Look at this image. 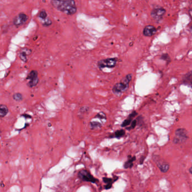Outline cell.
Here are the masks:
<instances>
[{
  "label": "cell",
  "mask_w": 192,
  "mask_h": 192,
  "mask_svg": "<svg viewBox=\"0 0 192 192\" xmlns=\"http://www.w3.org/2000/svg\"><path fill=\"white\" fill-rule=\"evenodd\" d=\"M51 4L56 10L68 15H74L77 10L75 0H51Z\"/></svg>",
  "instance_id": "obj_1"
},
{
  "label": "cell",
  "mask_w": 192,
  "mask_h": 192,
  "mask_svg": "<svg viewBox=\"0 0 192 192\" xmlns=\"http://www.w3.org/2000/svg\"><path fill=\"white\" fill-rule=\"evenodd\" d=\"M132 77V74H129L126 75L120 82L116 83L112 88L113 92L117 95H119L124 92L129 88Z\"/></svg>",
  "instance_id": "obj_2"
},
{
  "label": "cell",
  "mask_w": 192,
  "mask_h": 192,
  "mask_svg": "<svg viewBox=\"0 0 192 192\" xmlns=\"http://www.w3.org/2000/svg\"><path fill=\"white\" fill-rule=\"evenodd\" d=\"M188 138V134L187 131L185 129L180 128L175 131V137L174 138L173 142L175 144H181L184 143Z\"/></svg>",
  "instance_id": "obj_3"
},
{
  "label": "cell",
  "mask_w": 192,
  "mask_h": 192,
  "mask_svg": "<svg viewBox=\"0 0 192 192\" xmlns=\"http://www.w3.org/2000/svg\"><path fill=\"white\" fill-rule=\"evenodd\" d=\"M118 59L116 58H110L100 60L97 62V67L99 69L105 68H113L117 65Z\"/></svg>",
  "instance_id": "obj_4"
},
{
  "label": "cell",
  "mask_w": 192,
  "mask_h": 192,
  "mask_svg": "<svg viewBox=\"0 0 192 192\" xmlns=\"http://www.w3.org/2000/svg\"><path fill=\"white\" fill-rule=\"evenodd\" d=\"M78 177L83 181L90 182L94 184H96L98 181L97 178H94L88 170L85 169H83L78 172Z\"/></svg>",
  "instance_id": "obj_5"
},
{
  "label": "cell",
  "mask_w": 192,
  "mask_h": 192,
  "mask_svg": "<svg viewBox=\"0 0 192 192\" xmlns=\"http://www.w3.org/2000/svg\"><path fill=\"white\" fill-rule=\"evenodd\" d=\"M153 159L159 168V170L162 173H166L169 171L170 169V165L169 163L166 162L165 160L162 159L158 156L156 155H154L153 156Z\"/></svg>",
  "instance_id": "obj_6"
},
{
  "label": "cell",
  "mask_w": 192,
  "mask_h": 192,
  "mask_svg": "<svg viewBox=\"0 0 192 192\" xmlns=\"http://www.w3.org/2000/svg\"><path fill=\"white\" fill-rule=\"evenodd\" d=\"M26 80L28 81V82L27 83L28 87L31 88L35 87L39 82L38 72L35 70L31 71L27 76Z\"/></svg>",
  "instance_id": "obj_7"
},
{
  "label": "cell",
  "mask_w": 192,
  "mask_h": 192,
  "mask_svg": "<svg viewBox=\"0 0 192 192\" xmlns=\"http://www.w3.org/2000/svg\"><path fill=\"white\" fill-rule=\"evenodd\" d=\"M166 11L163 7H157L153 9L151 12V18L154 20L157 21H160L163 19L165 16Z\"/></svg>",
  "instance_id": "obj_8"
},
{
  "label": "cell",
  "mask_w": 192,
  "mask_h": 192,
  "mask_svg": "<svg viewBox=\"0 0 192 192\" xmlns=\"http://www.w3.org/2000/svg\"><path fill=\"white\" fill-rule=\"evenodd\" d=\"M28 19V16L25 13H21L18 15H17L13 20V23L14 26L16 27H19L24 23Z\"/></svg>",
  "instance_id": "obj_9"
},
{
  "label": "cell",
  "mask_w": 192,
  "mask_h": 192,
  "mask_svg": "<svg viewBox=\"0 0 192 192\" xmlns=\"http://www.w3.org/2000/svg\"><path fill=\"white\" fill-rule=\"evenodd\" d=\"M38 17L42 21V24L45 27H48L52 24L51 21L48 18V14L45 10H42L38 14Z\"/></svg>",
  "instance_id": "obj_10"
},
{
  "label": "cell",
  "mask_w": 192,
  "mask_h": 192,
  "mask_svg": "<svg viewBox=\"0 0 192 192\" xmlns=\"http://www.w3.org/2000/svg\"><path fill=\"white\" fill-rule=\"evenodd\" d=\"M157 32V29L152 25L145 26L143 29V34L146 37H151Z\"/></svg>",
  "instance_id": "obj_11"
},
{
  "label": "cell",
  "mask_w": 192,
  "mask_h": 192,
  "mask_svg": "<svg viewBox=\"0 0 192 192\" xmlns=\"http://www.w3.org/2000/svg\"><path fill=\"white\" fill-rule=\"evenodd\" d=\"M31 53V50L27 48H23L19 53V58L23 62L26 63L27 62V56L30 55Z\"/></svg>",
  "instance_id": "obj_12"
},
{
  "label": "cell",
  "mask_w": 192,
  "mask_h": 192,
  "mask_svg": "<svg viewBox=\"0 0 192 192\" xmlns=\"http://www.w3.org/2000/svg\"><path fill=\"white\" fill-rule=\"evenodd\" d=\"M137 112H135V111L132 112L130 114L128 118H127V119H126L124 121V122L122 123V124H121V127H126L129 126V125L131 124L133 118L135 117V116H137Z\"/></svg>",
  "instance_id": "obj_13"
},
{
  "label": "cell",
  "mask_w": 192,
  "mask_h": 192,
  "mask_svg": "<svg viewBox=\"0 0 192 192\" xmlns=\"http://www.w3.org/2000/svg\"><path fill=\"white\" fill-rule=\"evenodd\" d=\"M102 127V124L98 121H91L90 122L89 127L91 130L100 129Z\"/></svg>",
  "instance_id": "obj_14"
},
{
  "label": "cell",
  "mask_w": 192,
  "mask_h": 192,
  "mask_svg": "<svg viewBox=\"0 0 192 192\" xmlns=\"http://www.w3.org/2000/svg\"><path fill=\"white\" fill-rule=\"evenodd\" d=\"M135 159H136V157H131L130 156H129V159L127 160V161H126V162L124 164V168L126 169L132 168V167H133V166H134L133 162L135 161Z\"/></svg>",
  "instance_id": "obj_15"
},
{
  "label": "cell",
  "mask_w": 192,
  "mask_h": 192,
  "mask_svg": "<svg viewBox=\"0 0 192 192\" xmlns=\"http://www.w3.org/2000/svg\"><path fill=\"white\" fill-rule=\"evenodd\" d=\"M124 135H125V131L123 129H121V130L116 131L114 134L110 135L109 138L110 139H111V138L120 139V138L123 137Z\"/></svg>",
  "instance_id": "obj_16"
},
{
  "label": "cell",
  "mask_w": 192,
  "mask_h": 192,
  "mask_svg": "<svg viewBox=\"0 0 192 192\" xmlns=\"http://www.w3.org/2000/svg\"><path fill=\"white\" fill-rule=\"evenodd\" d=\"M9 113V109L7 106L4 104L0 105V117L1 118L5 117Z\"/></svg>",
  "instance_id": "obj_17"
},
{
  "label": "cell",
  "mask_w": 192,
  "mask_h": 192,
  "mask_svg": "<svg viewBox=\"0 0 192 192\" xmlns=\"http://www.w3.org/2000/svg\"><path fill=\"white\" fill-rule=\"evenodd\" d=\"M94 118H98V119H100L101 121H103V122H104V121L105 122L106 120H107L106 114L103 112H100L99 113H98Z\"/></svg>",
  "instance_id": "obj_18"
},
{
  "label": "cell",
  "mask_w": 192,
  "mask_h": 192,
  "mask_svg": "<svg viewBox=\"0 0 192 192\" xmlns=\"http://www.w3.org/2000/svg\"><path fill=\"white\" fill-rule=\"evenodd\" d=\"M13 98L15 101L19 102L23 100V95L19 92H16L13 95Z\"/></svg>",
  "instance_id": "obj_19"
},
{
  "label": "cell",
  "mask_w": 192,
  "mask_h": 192,
  "mask_svg": "<svg viewBox=\"0 0 192 192\" xmlns=\"http://www.w3.org/2000/svg\"><path fill=\"white\" fill-rule=\"evenodd\" d=\"M161 59L166 62L167 64L171 62V58L168 54H163L161 56Z\"/></svg>",
  "instance_id": "obj_20"
},
{
  "label": "cell",
  "mask_w": 192,
  "mask_h": 192,
  "mask_svg": "<svg viewBox=\"0 0 192 192\" xmlns=\"http://www.w3.org/2000/svg\"><path fill=\"white\" fill-rule=\"evenodd\" d=\"M184 81H186V83H192V72H191L186 75Z\"/></svg>",
  "instance_id": "obj_21"
},
{
  "label": "cell",
  "mask_w": 192,
  "mask_h": 192,
  "mask_svg": "<svg viewBox=\"0 0 192 192\" xmlns=\"http://www.w3.org/2000/svg\"><path fill=\"white\" fill-rule=\"evenodd\" d=\"M137 119H134L132 121L131 124L130 126L129 127H127L126 129L128 130H132V129H134L137 125Z\"/></svg>",
  "instance_id": "obj_22"
},
{
  "label": "cell",
  "mask_w": 192,
  "mask_h": 192,
  "mask_svg": "<svg viewBox=\"0 0 192 192\" xmlns=\"http://www.w3.org/2000/svg\"><path fill=\"white\" fill-rule=\"evenodd\" d=\"M103 182L104 183L107 184H112L113 181L112 178H103Z\"/></svg>",
  "instance_id": "obj_23"
},
{
  "label": "cell",
  "mask_w": 192,
  "mask_h": 192,
  "mask_svg": "<svg viewBox=\"0 0 192 192\" xmlns=\"http://www.w3.org/2000/svg\"><path fill=\"white\" fill-rule=\"evenodd\" d=\"M89 110V108L87 107H82L80 110V112L82 113H86L87 112H88Z\"/></svg>",
  "instance_id": "obj_24"
},
{
  "label": "cell",
  "mask_w": 192,
  "mask_h": 192,
  "mask_svg": "<svg viewBox=\"0 0 192 192\" xmlns=\"http://www.w3.org/2000/svg\"><path fill=\"white\" fill-rule=\"evenodd\" d=\"M112 187V184H107L104 186V189L105 190H108V189H110Z\"/></svg>",
  "instance_id": "obj_25"
},
{
  "label": "cell",
  "mask_w": 192,
  "mask_h": 192,
  "mask_svg": "<svg viewBox=\"0 0 192 192\" xmlns=\"http://www.w3.org/2000/svg\"><path fill=\"white\" fill-rule=\"evenodd\" d=\"M22 116H23V117H26V118H32L31 116L28 115V114H23Z\"/></svg>",
  "instance_id": "obj_26"
},
{
  "label": "cell",
  "mask_w": 192,
  "mask_h": 192,
  "mask_svg": "<svg viewBox=\"0 0 192 192\" xmlns=\"http://www.w3.org/2000/svg\"><path fill=\"white\" fill-rule=\"evenodd\" d=\"M189 14H190V16H191L192 20V9L189 10Z\"/></svg>",
  "instance_id": "obj_27"
},
{
  "label": "cell",
  "mask_w": 192,
  "mask_h": 192,
  "mask_svg": "<svg viewBox=\"0 0 192 192\" xmlns=\"http://www.w3.org/2000/svg\"><path fill=\"white\" fill-rule=\"evenodd\" d=\"M189 172L191 173V174H192V167L189 169Z\"/></svg>",
  "instance_id": "obj_28"
},
{
  "label": "cell",
  "mask_w": 192,
  "mask_h": 192,
  "mask_svg": "<svg viewBox=\"0 0 192 192\" xmlns=\"http://www.w3.org/2000/svg\"><path fill=\"white\" fill-rule=\"evenodd\" d=\"M190 31H191V32L192 33V27L190 28Z\"/></svg>",
  "instance_id": "obj_29"
}]
</instances>
